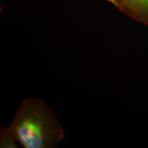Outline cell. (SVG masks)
Listing matches in <instances>:
<instances>
[{"label":"cell","mask_w":148,"mask_h":148,"mask_svg":"<svg viewBox=\"0 0 148 148\" xmlns=\"http://www.w3.org/2000/svg\"><path fill=\"white\" fill-rule=\"evenodd\" d=\"M8 127L25 148L56 147L65 138L57 116L38 98L23 99Z\"/></svg>","instance_id":"6da1fadb"},{"label":"cell","mask_w":148,"mask_h":148,"mask_svg":"<svg viewBox=\"0 0 148 148\" xmlns=\"http://www.w3.org/2000/svg\"><path fill=\"white\" fill-rule=\"evenodd\" d=\"M120 11L134 21L148 25V0H126Z\"/></svg>","instance_id":"7a4b0ae2"},{"label":"cell","mask_w":148,"mask_h":148,"mask_svg":"<svg viewBox=\"0 0 148 148\" xmlns=\"http://www.w3.org/2000/svg\"><path fill=\"white\" fill-rule=\"evenodd\" d=\"M15 136L11 132L9 127L3 125L0 129V147L1 148H17Z\"/></svg>","instance_id":"3957f363"},{"label":"cell","mask_w":148,"mask_h":148,"mask_svg":"<svg viewBox=\"0 0 148 148\" xmlns=\"http://www.w3.org/2000/svg\"><path fill=\"white\" fill-rule=\"evenodd\" d=\"M107 1L110 2L112 4H113L116 8H118L120 10L122 5H123V4L126 0H107Z\"/></svg>","instance_id":"277c9868"}]
</instances>
